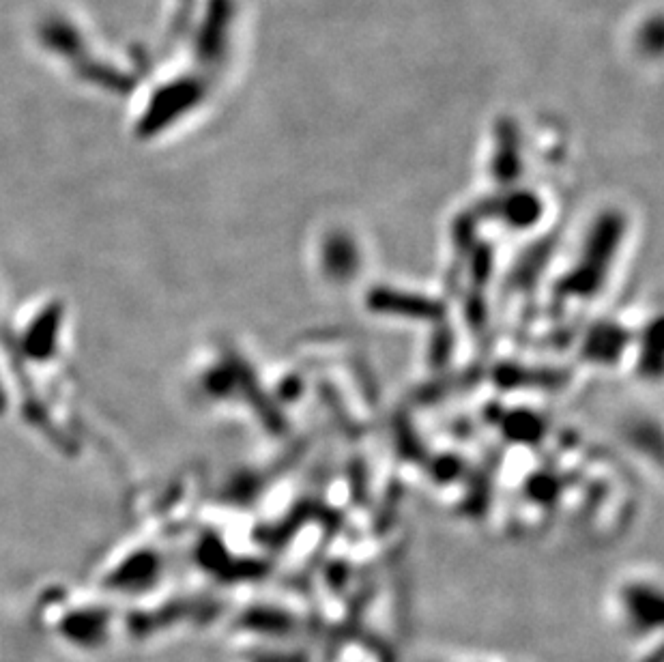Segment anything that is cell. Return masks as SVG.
I'll list each match as a JSON object with an SVG mask.
<instances>
[{
  "label": "cell",
  "mask_w": 664,
  "mask_h": 662,
  "mask_svg": "<svg viewBox=\"0 0 664 662\" xmlns=\"http://www.w3.org/2000/svg\"><path fill=\"white\" fill-rule=\"evenodd\" d=\"M430 662H514L503 656H488V654H450V656H439Z\"/></svg>",
  "instance_id": "1"
}]
</instances>
